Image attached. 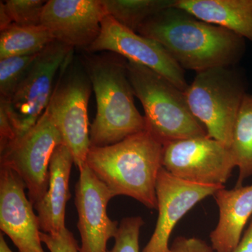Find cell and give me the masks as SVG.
<instances>
[{"mask_svg": "<svg viewBox=\"0 0 252 252\" xmlns=\"http://www.w3.org/2000/svg\"><path fill=\"white\" fill-rule=\"evenodd\" d=\"M162 165L181 180L213 186H223L236 167L229 147L208 136L164 144Z\"/></svg>", "mask_w": 252, "mask_h": 252, "instance_id": "9c48e42d", "label": "cell"}, {"mask_svg": "<svg viewBox=\"0 0 252 252\" xmlns=\"http://www.w3.org/2000/svg\"><path fill=\"white\" fill-rule=\"evenodd\" d=\"M170 252H214V250L201 239L178 237L174 240Z\"/></svg>", "mask_w": 252, "mask_h": 252, "instance_id": "d4e9b609", "label": "cell"}, {"mask_svg": "<svg viewBox=\"0 0 252 252\" xmlns=\"http://www.w3.org/2000/svg\"><path fill=\"white\" fill-rule=\"evenodd\" d=\"M0 252H13L5 241L2 233L0 234Z\"/></svg>", "mask_w": 252, "mask_h": 252, "instance_id": "83f0119b", "label": "cell"}, {"mask_svg": "<svg viewBox=\"0 0 252 252\" xmlns=\"http://www.w3.org/2000/svg\"><path fill=\"white\" fill-rule=\"evenodd\" d=\"M173 6L252 41V0H175Z\"/></svg>", "mask_w": 252, "mask_h": 252, "instance_id": "e0dca14e", "label": "cell"}, {"mask_svg": "<svg viewBox=\"0 0 252 252\" xmlns=\"http://www.w3.org/2000/svg\"><path fill=\"white\" fill-rule=\"evenodd\" d=\"M112 52L163 76L181 91L188 89L185 69L157 41L130 31L107 15L98 37L85 52Z\"/></svg>", "mask_w": 252, "mask_h": 252, "instance_id": "30bf717a", "label": "cell"}, {"mask_svg": "<svg viewBox=\"0 0 252 252\" xmlns=\"http://www.w3.org/2000/svg\"><path fill=\"white\" fill-rule=\"evenodd\" d=\"M92 90L81 59L73 60L72 56L60 72L46 108L79 170L85 165L91 147L88 106Z\"/></svg>", "mask_w": 252, "mask_h": 252, "instance_id": "8992f818", "label": "cell"}, {"mask_svg": "<svg viewBox=\"0 0 252 252\" xmlns=\"http://www.w3.org/2000/svg\"><path fill=\"white\" fill-rule=\"evenodd\" d=\"M73 51L60 41H53L39 53L12 94L7 99L0 98L17 138L35 125L45 112L56 86V76L72 57Z\"/></svg>", "mask_w": 252, "mask_h": 252, "instance_id": "52a82bcc", "label": "cell"}, {"mask_svg": "<svg viewBox=\"0 0 252 252\" xmlns=\"http://www.w3.org/2000/svg\"><path fill=\"white\" fill-rule=\"evenodd\" d=\"M162 151L163 144L146 130L112 145L91 147L86 163L113 196L126 195L158 209L156 185Z\"/></svg>", "mask_w": 252, "mask_h": 252, "instance_id": "3957f363", "label": "cell"}, {"mask_svg": "<svg viewBox=\"0 0 252 252\" xmlns=\"http://www.w3.org/2000/svg\"><path fill=\"white\" fill-rule=\"evenodd\" d=\"M54 41L52 34L42 25L11 26L1 31L0 60L39 54Z\"/></svg>", "mask_w": 252, "mask_h": 252, "instance_id": "d6986e66", "label": "cell"}, {"mask_svg": "<svg viewBox=\"0 0 252 252\" xmlns=\"http://www.w3.org/2000/svg\"><path fill=\"white\" fill-rule=\"evenodd\" d=\"M62 137L46 109L35 125L2 151L1 166L9 167L22 179L33 206L45 195L49 182V165Z\"/></svg>", "mask_w": 252, "mask_h": 252, "instance_id": "ba28073f", "label": "cell"}, {"mask_svg": "<svg viewBox=\"0 0 252 252\" xmlns=\"http://www.w3.org/2000/svg\"><path fill=\"white\" fill-rule=\"evenodd\" d=\"M224 187L187 182L162 167L156 185L158 210L157 223L142 252H170V235L181 219L199 202Z\"/></svg>", "mask_w": 252, "mask_h": 252, "instance_id": "7c38bea8", "label": "cell"}, {"mask_svg": "<svg viewBox=\"0 0 252 252\" xmlns=\"http://www.w3.org/2000/svg\"><path fill=\"white\" fill-rule=\"evenodd\" d=\"M41 239L50 252H80L77 240L67 228L54 234L41 232Z\"/></svg>", "mask_w": 252, "mask_h": 252, "instance_id": "cb8c5ba5", "label": "cell"}, {"mask_svg": "<svg viewBox=\"0 0 252 252\" xmlns=\"http://www.w3.org/2000/svg\"><path fill=\"white\" fill-rule=\"evenodd\" d=\"M46 1L7 0L0 3V31L11 26H39Z\"/></svg>", "mask_w": 252, "mask_h": 252, "instance_id": "44dd1931", "label": "cell"}, {"mask_svg": "<svg viewBox=\"0 0 252 252\" xmlns=\"http://www.w3.org/2000/svg\"><path fill=\"white\" fill-rule=\"evenodd\" d=\"M107 14L137 32L149 18L173 6L175 0H102Z\"/></svg>", "mask_w": 252, "mask_h": 252, "instance_id": "ffe728a7", "label": "cell"}, {"mask_svg": "<svg viewBox=\"0 0 252 252\" xmlns=\"http://www.w3.org/2000/svg\"><path fill=\"white\" fill-rule=\"evenodd\" d=\"M135 96L143 107L148 130L162 144L207 136L189 108L185 93L152 69L127 61Z\"/></svg>", "mask_w": 252, "mask_h": 252, "instance_id": "277c9868", "label": "cell"}, {"mask_svg": "<svg viewBox=\"0 0 252 252\" xmlns=\"http://www.w3.org/2000/svg\"><path fill=\"white\" fill-rule=\"evenodd\" d=\"M140 217H126L119 224L115 243L108 252H140V229L144 225Z\"/></svg>", "mask_w": 252, "mask_h": 252, "instance_id": "603a6c76", "label": "cell"}, {"mask_svg": "<svg viewBox=\"0 0 252 252\" xmlns=\"http://www.w3.org/2000/svg\"><path fill=\"white\" fill-rule=\"evenodd\" d=\"M79 172L75 186V205L81 239L80 252H108L107 242L115 238L119 226L107 213V205L114 196L87 164Z\"/></svg>", "mask_w": 252, "mask_h": 252, "instance_id": "8fae6325", "label": "cell"}, {"mask_svg": "<svg viewBox=\"0 0 252 252\" xmlns=\"http://www.w3.org/2000/svg\"><path fill=\"white\" fill-rule=\"evenodd\" d=\"M39 54V53L0 60L1 97L7 99L12 94Z\"/></svg>", "mask_w": 252, "mask_h": 252, "instance_id": "7402d4cb", "label": "cell"}, {"mask_svg": "<svg viewBox=\"0 0 252 252\" xmlns=\"http://www.w3.org/2000/svg\"><path fill=\"white\" fill-rule=\"evenodd\" d=\"M95 94L97 112L90 127L91 147L117 144L147 130L129 79L127 60L112 52H85L81 59Z\"/></svg>", "mask_w": 252, "mask_h": 252, "instance_id": "7a4b0ae2", "label": "cell"}, {"mask_svg": "<svg viewBox=\"0 0 252 252\" xmlns=\"http://www.w3.org/2000/svg\"><path fill=\"white\" fill-rule=\"evenodd\" d=\"M26 185L14 170L0 168V229L19 252H44L40 227L32 204L25 193Z\"/></svg>", "mask_w": 252, "mask_h": 252, "instance_id": "5bb4252c", "label": "cell"}, {"mask_svg": "<svg viewBox=\"0 0 252 252\" xmlns=\"http://www.w3.org/2000/svg\"><path fill=\"white\" fill-rule=\"evenodd\" d=\"M16 138V132L5 109L4 104L0 101V152H2Z\"/></svg>", "mask_w": 252, "mask_h": 252, "instance_id": "484cf974", "label": "cell"}, {"mask_svg": "<svg viewBox=\"0 0 252 252\" xmlns=\"http://www.w3.org/2000/svg\"><path fill=\"white\" fill-rule=\"evenodd\" d=\"M185 93L189 108L205 126L207 136L230 148L235 119L246 94L238 73L230 67L202 71Z\"/></svg>", "mask_w": 252, "mask_h": 252, "instance_id": "5b68a950", "label": "cell"}, {"mask_svg": "<svg viewBox=\"0 0 252 252\" xmlns=\"http://www.w3.org/2000/svg\"><path fill=\"white\" fill-rule=\"evenodd\" d=\"M107 15L102 0H49L43 9L41 24L55 40L85 51L98 37Z\"/></svg>", "mask_w": 252, "mask_h": 252, "instance_id": "4fadbf2b", "label": "cell"}, {"mask_svg": "<svg viewBox=\"0 0 252 252\" xmlns=\"http://www.w3.org/2000/svg\"><path fill=\"white\" fill-rule=\"evenodd\" d=\"M230 150L238 167L235 187L252 175V94H246L240 106L232 133Z\"/></svg>", "mask_w": 252, "mask_h": 252, "instance_id": "ac0fdd59", "label": "cell"}, {"mask_svg": "<svg viewBox=\"0 0 252 252\" xmlns=\"http://www.w3.org/2000/svg\"><path fill=\"white\" fill-rule=\"evenodd\" d=\"M137 33L161 44L182 69L197 73L231 67L245 51L242 36L174 6L149 18Z\"/></svg>", "mask_w": 252, "mask_h": 252, "instance_id": "6da1fadb", "label": "cell"}, {"mask_svg": "<svg viewBox=\"0 0 252 252\" xmlns=\"http://www.w3.org/2000/svg\"><path fill=\"white\" fill-rule=\"evenodd\" d=\"M214 195L220 209V220L210 233L211 246L215 252H232L252 215V185L231 190L224 187Z\"/></svg>", "mask_w": 252, "mask_h": 252, "instance_id": "2e32d148", "label": "cell"}, {"mask_svg": "<svg viewBox=\"0 0 252 252\" xmlns=\"http://www.w3.org/2000/svg\"><path fill=\"white\" fill-rule=\"evenodd\" d=\"M232 252H252V220L238 246Z\"/></svg>", "mask_w": 252, "mask_h": 252, "instance_id": "4316f807", "label": "cell"}, {"mask_svg": "<svg viewBox=\"0 0 252 252\" xmlns=\"http://www.w3.org/2000/svg\"><path fill=\"white\" fill-rule=\"evenodd\" d=\"M74 163V157L67 146L62 144L55 149L50 161L49 188L40 201L34 205L43 233L54 234L66 228V205L71 197L69 182Z\"/></svg>", "mask_w": 252, "mask_h": 252, "instance_id": "9a60e30c", "label": "cell"}]
</instances>
